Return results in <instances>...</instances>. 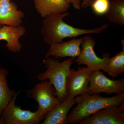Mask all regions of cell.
<instances>
[{
	"label": "cell",
	"instance_id": "6da1fadb",
	"mask_svg": "<svg viewBox=\"0 0 124 124\" xmlns=\"http://www.w3.org/2000/svg\"><path fill=\"white\" fill-rule=\"evenodd\" d=\"M66 12L62 14H52L43 18L41 33L44 41L49 45L62 42L66 38H75L86 34H100L108 27L105 23L102 26L92 29H84L72 26L63 21V19L68 16Z\"/></svg>",
	"mask_w": 124,
	"mask_h": 124
},
{
	"label": "cell",
	"instance_id": "7a4b0ae2",
	"mask_svg": "<svg viewBox=\"0 0 124 124\" xmlns=\"http://www.w3.org/2000/svg\"><path fill=\"white\" fill-rule=\"evenodd\" d=\"M76 106L67 116V124H77L99 110L111 106H119L124 102V93L110 97H104L99 94L85 93L74 98Z\"/></svg>",
	"mask_w": 124,
	"mask_h": 124
},
{
	"label": "cell",
	"instance_id": "3957f363",
	"mask_svg": "<svg viewBox=\"0 0 124 124\" xmlns=\"http://www.w3.org/2000/svg\"><path fill=\"white\" fill-rule=\"evenodd\" d=\"M74 59L70 58L60 62L59 60L50 57L45 58L43 63L46 70L38 76V79L41 81L49 80V82L55 88V95L60 102L68 97L66 91V81Z\"/></svg>",
	"mask_w": 124,
	"mask_h": 124
},
{
	"label": "cell",
	"instance_id": "277c9868",
	"mask_svg": "<svg viewBox=\"0 0 124 124\" xmlns=\"http://www.w3.org/2000/svg\"><path fill=\"white\" fill-rule=\"evenodd\" d=\"M20 91L16 93L0 116V124H39L45 119L46 116L38 107L32 112L22 109L16 105L15 101Z\"/></svg>",
	"mask_w": 124,
	"mask_h": 124
},
{
	"label": "cell",
	"instance_id": "5b68a950",
	"mask_svg": "<svg viewBox=\"0 0 124 124\" xmlns=\"http://www.w3.org/2000/svg\"><path fill=\"white\" fill-rule=\"evenodd\" d=\"M95 45V39L91 36L88 35L83 37L81 44L82 50L79 55L74 59L73 62L78 66L86 65L93 71L104 70L110 58V54L106 53L103 54L102 58L99 57L94 50Z\"/></svg>",
	"mask_w": 124,
	"mask_h": 124
},
{
	"label": "cell",
	"instance_id": "8992f818",
	"mask_svg": "<svg viewBox=\"0 0 124 124\" xmlns=\"http://www.w3.org/2000/svg\"><path fill=\"white\" fill-rule=\"evenodd\" d=\"M54 86L46 80L36 85L31 90H27L28 97L38 103V107L46 116V114L60 102L55 97Z\"/></svg>",
	"mask_w": 124,
	"mask_h": 124
},
{
	"label": "cell",
	"instance_id": "52a82bcc",
	"mask_svg": "<svg viewBox=\"0 0 124 124\" xmlns=\"http://www.w3.org/2000/svg\"><path fill=\"white\" fill-rule=\"evenodd\" d=\"M124 92V78L116 80H111L98 70L91 74L86 93L90 95L102 93L117 94Z\"/></svg>",
	"mask_w": 124,
	"mask_h": 124
},
{
	"label": "cell",
	"instance_id": "ba28073f",
	"mask_svg": "<svg viewBox=\"0 0 124 124\" xmlns=\"http://www.w3.org/2000/svg\"><path fill=\"white\" fill-rule=\"evenodd\" d=\"M93 71L88 67H78L77 70L70 68L66 81V91L68 97L74 99L78 95L86 93Z\"/></svg>",
	"mask_w": 124,
	"mask_h": 124
},
{
	"label": "cell",
	"instance_id": "9c48e42d",
	"mask_svg": "<svg viewBox=\"0 0 124 124\" xmlns=\"http://www.w3.org/2000/svg\"><path fill=\"white\" fill-rule=\"evenodd\" d=\"M80 124H124V102L119 106H111L99 110Z\"/></svg>",
	"mask_w": 124,
	"mask_h": 124
},
{
	"label": "cell",
	"instance_id": "30bf717a",
	"mask_svg": "<svg viewBox=\"0 0 124 124\" xmlns=\"http://www.w3.org/2000/svg\"><path fill=\"white\" fill-rule=\"evenodd\" d=\"M82 38L72 39L66 42L56 43L50 46V48L46 53L45 58L54 57L55 59L59 58L70 57L76 58L80 53L81 44Z\"/></svg>",
	"mask_w": 124,
	"mask_h": 124
},
{
	"label": "cell",
	"instance_id": "8fae6325",
	"mask_svg": "<svg viewBox=\"0 0 124 124\" xmlns=\"http://www.w3.org/2000/svg\"><path fill=\"white\" fill-rule=\"evenodd\" d=\"M24 12L18 9L15 2L0 0V25L18 26L22 25Z\"/></svg>",
	"mask_w": 124,
	"mask_h": 124
},
{
	"label": "cell",
	"instance_id": "7c38bea8",
	"mask_svg": "<svg viewBox=\"0 0 124 124\" xmlns=\"http://www.w3.org/2000/svg\"><path fill=\"white\" fill-rule=\"evenodd\" d=\"M26 31V28L22 25L18 26L2 25L0 28V41L4 40L7 42L6 47L8 51L18 53L22 48L19 38Z\"/></svg>",
	"mask_w": 124,
	"mask_h": 124
},
{
	"label": "cell",
	"instance_id": "4fadbf2b",
	"mask_svg": "<svg viewBox=\"0 0 124 124\" xmlns=\"http://www.w3.org/2000/svg\"><path fill=\"white\" fill-rule=\"evenodd\" d=\"M36 10L42 18L67 12L70 4L66 0H33Z\"/></svg>",
	"mask_w": 124,
	"mask_h": 124
},
{
	"label": "cell",
	"instance_id": "5bb4252c",
	"mask_svg": "<svg viewBox=\"0 0 124 124\" xmlns=\"http://www.w3.org/2000/svg\"><path fill=\"white\" fill-rule=\"evenodd\" d=\"M76 104L75 99L68 97L46 114L42 124H67L69 110Z\"/></svg>",
	"mask_w": 124,
	"mask_h": 124
},
{
	"label": "cell",
	"instance_id": "9a60e30c",
	"mask_svg": "<svg viewBox=\"0 0 124 124\" xmlns=\"http://www.w3.org/2000/svg\"><path fill=\"white\" fill-rule=\"evenodd\" d=\"M8 71L0 65V116L16 93L9 88L7 77Z\"/></svg>",
	"mask_w": 124,
	"mask_h": 124
},
{
	"label": "cell",
	"instance_id": "2e32d148",
	"mask_svg": "<svg viewBox=\"0 0 124 124\" xmlns=\"http://www.w3.org/2000/svg\"><path fill=\"white\" fill-rule=\"evenodd\" d=\"M105 16L109 22L124 26V0H111Z\"/></svg>",
	"mask_w": 124,
	"mask_h": 124
},
{
	"label": "cell",
	"instance_id": "e0dca14e",
	"mask_svg": "<svg viewBox=\"0 0 124 124\" xmlns=\"http://www.w3.org/2000/svg\"><path fill=\"white\" fill-rule=\"evenodd\" d=\"M122 46V51L108 59L106 68L103 70L113 78L117 77L124 72V45Z\"/></svg>",
	"mask_w": 124,
	"mask_h": 124
},
{
	"label": "cell",
	"instance_id": "ac0fdd59",
	"mask_svg": "<svg viewBox=\"0 0 124 124\" xmlns=\"http://www.w3.org/2000/svg\"><path fill=\"white\" fill-rule=\"evenodd\" d=\"M110 4V0H94L91 6L95 14L105 15L108 10Z\"/></svg>",
	"mask_w": 124,
	"mask_h": 124
},
{
	"label": "cell",
	"instance_id": "d6986e66",
	"mask_svg": "<svg viewBox=\"0 0 124 124\" xmlns=\"http://www.w3.org/2000/svg\"><path fill=\"white\" fill-rule=\"evenodd\" d=\"M69 4H71L74 8L77 10L81 9V0H66Z\"/></svg>",
	"mask_w": 124,
	"mask_h": 124
},
{
	"label": "cell",
	"instance_id": "ffe728a7",
	"mask_svg": "<svg viewBox=\"0 0 124 124\" xmlns=\"http://www.w3.org/2000/svg\"><path fill=\"white\" fill-rule=\"evenodd\" d=\"M94 0H81V7L83 8H86L91 7Z\"/></svg>",
	"mask_w": 124,
	"mask_h": 124
},
{
	"label": "cell",
	"instance_id": "44dd1931",
	"mask_svg": "<svg viewBox=\"0 0 124 124\" xmlns=\"http://www.w3.org/2000/svg\"><path fill=\"white\" fill-rule=\"evenodd\" d=\"M1 26V25H0V28L1 27V26Z\"/></svg>",
	"mask_w": 124,
	"mask_h": 124
},
{
	"label": "cell",
	"instance_id": "7402d4cb",
	"mask_svg": "<svg viewBox=\"0 0 124 124\" xmlns=\"http://www.w3.org/2000/svg\"><path fill=\"white\" fill-rule=\"evenodd\" d=\"M9 0V1H11V0Z\"/></svg>",
	"mask_w": 124,
	"mask_h": 124
}]
</instances>
